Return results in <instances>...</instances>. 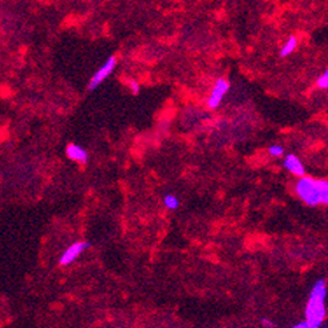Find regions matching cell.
<instances>
[{
	"label": "cell",
	"instance_id": "obj_1",
	"mask_svg": "<svg viewBox=\"0 0 328 328\" xmlns=\"http://www.w3.org/2000/svg\"><path fill=\"white\" fill-rule=\"evenodd\" d=\"M326 296H327V289L324 280L316 281L311 291L306 308V320L310 328H318L323 323L326 316Z\"/></svg>",
	"mask_w": 328,
	"mask_h": 328
},
{
	"label": "cell",
	"instance_id": "obj_2",
	"mask_svg": "<svg viewBox=\"0 0 328 328\" xmlns=\"http://www.w3.org/2000/svg\"><path fill=\"white\" fill-rule=\"evenodd\" d=\"M296 193L306 204L314 207L319 204L328 205V182L303 177L296 184Z\"/></svg>",
	"mask_w": 328,
	"mask_h": 328
},
{
	"label": "cell",
	"instance_id": "obj_3",
	"mask_svg": "<svg viewBox=\"0 0 328 328\" xmlns=\"http://www.w3.org/2000/svg\"><path fill=\"white\" fill-rule=\"evenodd\" d=\"M115 66H117V58L115 56L108 58V60L94 72V75L89 81V90H95L105 79H108L111 75V72L114 71Z\"/></svg>",
	"mask_w": 328,
	"mask_h": 328
},
{
	"label": "cell",
	"instance_id": "obj_4",
	"mask_svg": "<svg viewBox=\"0 0 328 328\" xmlns=\"http://www.w3.org/2000/svg\"><path fill=\"white\" fill-rule=\"evenodd\" d=\"M90 248V243L87 241H77V243L71 244L70 247L63 252L60 257H59V264L62 267H67L72 264L74 261L77 260L78 257L81 256L82 253Z\"/></svg>",
	"mask_w": 328,
	"mask_h": 328
},
{
	"label": "cell",
	"instance_id": "obj_5",
	"mask_svg": "<svg viewBox=\"0 0 328 328\" xmlns=\"http://www.w3.org/2000/svg\"><path fill=\"white\" fill-rule=\"evenodd\" d=\"M229 90V83L225 79H219L216 82V85L212 90V94L208 99V106L211 109H216L217 106H220L221 101L225 97V94Z\"/></svg>",
	"mask_w": 328,
	"mask_h": 328
},
{
	"label": "cell",
	"instance_id": "obj_6",
	"mask_svg": "<svg viewBox=\"0 0 328 328\" xmlns=\"http://www.w3.org/2000/svg\"><path fill=\"white\" fill-rule=\"evenodd\" d=\"M66 154H67V157L70 158L71 161L78 162V164H86V162L89 161V154H87V152L77 144L67 145Z\"/></svg>",
	"mask_w": 328,
	"mask_h": 328
},
{
	"label": "cell",
	"instance_id": "obj_7",
	"mask_svg": "<svg viewBox=\"0 0 328 328\" xmlns=\"http://www.w3.org/2000/svg\"><path fill=\"white\" fill-rule=\"evenodd\" d=\"M284 166L295 175H304V173H306L303 164L295 154H288L285 160H284Z\"/></svg>",
	"mask_w": 328,
	"mask_h": 328
},
{
	"label": "cell",
	"instance_id": "obj_8",
	"mask_svg": "<svg viewBox=\"0 0 328 328\" xmlns=\"http://www.w3.org/2000/svg\"><path fill=\"white\" fill-rule=\"evenodd\" d=\"M296 47H297V39L295 36H291V38L284 43L281 50H280V55H281V56H288V55L292 54L293 51L296 50Z\"/></svg>",
	"mask_w": 328,
	"mask_h": 328
},
{
	"label": "cell",
	"instance_id": "obj_9",
	"mask_svg": "<svg viewBox=\"0 0 328 328\" xmlns=\"http://www.w3.org/2000/svg\"><path fill=\"white\" fill-rule=\"evenodd\" d=\"M164 204H165V207L167 208V209H177L178 208V205H180V201H178V198L175 197V196H173V194H167V196H165V198H164Z\"/></svg>",
	"mask_w": 328,
	"mask_h": 328
},
{
	"label": "cell",
	"instance_id": "obj_10",
	"mask_svg": "<svg viewBox=\"0 0 328 328\" xmlns=\"http://www.w3.org/2000/svg\"><path fill=\"white\" fill-rule=\"evenodd\" d=\"M318 86L320 89H327L328 87V68L324 71V74L318 79Z\"/></svg>",
	"mask_w": 328,
	"mask_h": 328
},
{
	"label": "cell",
	"instance_id": "obj_11",
	"mask_svg": "<svg viewBox=\"0 0 328 328\" xmlns=\"http://www.w3.org/2000/svg\"><path fill=\"white\" fill-rule=\"evenodd\" d=\"M284 153V149L279 145H273V146H271L270 148V154L271 156H273V157H280V156H283Z\"/></svg>",
	"mask_w": 328,
	"mask_h": 328
},
{
	"label": "cell",
	"instance_id": "obj_12",
	"mask_svg": "<svg viewBox=\"0 0 328 328\" xmlns=\"http://www.w3.org/2000/svg\"><path fill=\"white\" fill-rule=\"evenodd\" d=\"M130 90L133 91V94H137V93L140 91V85H138V82L135 81L130 82Z\"/></svg>",
	"mask_w": 328,
	"mask_h": 328
},
{
	"label": "cell",
	"instance_id": "obj_13",
	"mask_svg": "<svg viewBox=\"0 0 328 328\" xmlns=\"http://www.w3.org/2000/svg\"><path fill=\"white\" fill-rule=\"evenodd\" d=\"M263 324H264L266 327H274L273 322H270V320H267V319L263 320Z\"/></svg>",
	"mask_w": 328,
	"mask_h": 328
}]
</instances>
